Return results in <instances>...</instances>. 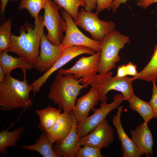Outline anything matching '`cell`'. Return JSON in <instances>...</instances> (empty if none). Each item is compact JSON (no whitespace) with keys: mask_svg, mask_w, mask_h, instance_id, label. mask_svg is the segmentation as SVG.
<instances>
[{"mask_svg":"<svg viewBox=\"0 0 157 157\" xmlns=\"http://www.w3.org/2000/svg\"><path fill=\"white\" fill-rule=\"evenodd\" d=\"M35 25L27 22L22 26L19 36L12 35L8 50L32 64H35L39 54L41 39L44 33L43 17L39 15L35 18Z\"/></svg>","mask_w":157,"mask_h":157,"instance_id":"6da1fadb","label":"cell"},{"mask_svg":"<svg viewBox=\"0 0 157 157\" xmlns=\"http://www.w3.org/2000/svg\"><path fill=\"white\" fill-rule=\"evenodd\" d=\"M26 70L22 71L24 78L22 81L10 74H6L4 80L0 83L1 110L7 111L22 108L24 110L32 104V99L30 97L29 93L33 87L27 83Z\"/></svg>","mask_w":157,"mask_h":157,"instance_id":"7a4b0ae2","label":"cell"},{"mask_svg":"<svg viewBox=\"0 0 157 157\" xmlns=\"http://www.w3.org/2000/svg\"><path fill=\"white\" fill-rule=\"evenodd\" d=\"M81 78L75 79L72 74L57 73L50 88L49 98L64 112L70 113L75 105L80 90L88 85H81Z\"/></svg>","mask_w":157,"mask_h":157,"instance_id":"3957f363","label":"cell"},{"mask_svg":"<svg viewBox=\"0 0 157 157\" xmlns=\"http://www.w3.org/2000/svg\"><path fill=\"white\" fill-rule=\"evenodd\" d=\"M130 43L129 37L115 29L106 35L101 41L100 61L98 67L99 74L110 72L120 60V50L125 44Z\"/></svg>","mask_w":157,"mask_h":157,"instance_id":"277c9868","label":"cell"},{"mask_svg":"<svg viewBox=\"0 0 157 157\" xmlns=\"http://www.w3.org/2000/svg\"><path fill=\"white\" fill-rule=\"evenodd\" d=\"M113 73L108 72L104 74H97L90 85L97 91L99 101H106L108 97L107 93L114 90L122 93L124 100H128L134 94L132 78L126 76L122 78L112 76Z\"/></svg>","mask_w":157,"mask_h":157,"instance_id":"5b68a950","label":"cell"},{"mask_svg":"<svg viewBox=\"0 0 157 157\" xmlns=\"http://www.w3.org/2000/svg\"><path fill=\"white\" fill-rule=\"evenodd\" d=\"M59 7L52 0H48L44 8L43 24L47 31L46 35L51 43L57 45H61L65 32L67 25L62 19L59 13Z\"/></svg>","mask_w":157,"mask_h":157,"instance_id":"8992f818","label":"cell"},{"mask_svg":"<svg viewBox=\"0 0 157 157\" xmlns=\"http://www.w3.org/2000/svg\"><path fill=\"white\" fill-rule=\"evenodd\" d=\"M97 15L81 8L75 23L77 26L89 32L92 39L101 41L106 35L115 29V25L111 21L101 20Z\"/></svg>","mask_w":157,"mask_h":157,"instance_id":"52a82bcc","label":"cell"},{"mask_svg":"<svg viewBox=\"0 0 157 157\" xmlns=\"http://www.w3.org/2000/svg\"><path fill=\"white\" fill-rule=\"evenodd\" d=\"M100 61V53L96 52L88 57L82 56L71 68L60 69L58 73L63 75L72 74L75 79L81 78V83L90 85L98 72Z\"/></svg>","mask_w":157,"mask_h":157,"instance_id":"ba28073f","label":"cell"},{"mask_svg":"<svg viewBox=\"0 0 157 157\" xmlns=\"http://www.w3.org/2000/svg\"><path fill=\"white\" fill-rule=\"evenodd\" d=\"M124 101L122 94H116L113 97V101L109 104L106 101L101 102L99 108L93 109L94 113L82 121L78 122L76 128L77 134L81 138L92 132L103 121L112 110L118 108Z\"/></svg>","mask_w":157,"mask_h":157,"instance_id":"9c48e42d","label":"cell"},{"mask_svg":"<svg viewBox=\"0 0 157 157\" xmlns=\"http://www.w3.org/2000/svg\"><path fill=\"white\" fill-rule=\"evenodd\" d=\"M61 16L67 25L65 34L60 46L65 48L72 46H81L90 48L96 52L101 51V41L90 38L84 34L78 28L71 16L64 10Z\"/></svg>","mask_w":157,"mask_h":157,"instance_id":"30bf717a","label":"cell"},{"mask_svg":"<svg viewBox=\"0 0 157 157\" xmlns=\"http://www.w3.org/2000/svg\"><path fill=\"white\" fill-rule=\"evenodd\" d=\"M96 52L92 49L81 46H72L65 48L61 56L53 66L31 84L32 91L35 94L39 92L41 87L54 72L59 69L76 57L84 53L92 55Z\"/></svg>","mask_w":157,"mask_h":157,"instance_id":"8fae6325","label":"cell"},{"mask_svg":"<svg viewBox=\"0 0 157 157\" xmlns=\"http://www.w3.org/2000/svg\"><path fill=\"white\" fill-rule=\"evenodd\" d=\"M65 48L51 43L44 32L41 40L40 52L33 68L40 72H47L60 57Z\"/></svg>","mask_w":157,"mask_h":157,"instance_id":"7c38bea8","label":"cell"},{"mask_svg":"<svg viewBox=\"0 0 157 157\" xmlns=\"http://www.w3.org/2000/svg\"><path fill=\"white\" fill-rule=\"evenodd\" d=\"M114 141L113 130L105 119L90 133L80 138L81 146L88 145L101 149Z\"/></svg>","mask_w":157,"mask_h":157,"instance_id":"4fadbf2b","label":"cell"},{"mask_svg":"<svg viewBox=\"0 0 157 157\" xmlns=\"http://www.w3.org/2000/svg\"><path fill=\"white\" fill-rule=\"evenodd\" d=\"M73 120V127L69 135L63 141L53 145V150L58 157H76L81 147L80 138L77 133L78 122L74 115L70 112Z\"/></svg>","mask_w":157,"mask_h":157,"instance_id":"5bb4252c","label":"cell"},{"mask_svg":"<svg viewBox=\"0 0 157 157\" xmlns=\"http://www.w3.org/2000/svg\"><path fill=\"white\" fill-rule=\"evenodd\" d=\"M117 108L116 114L113 116V123L117 130L118 138L121 142L122 157H141L144 154L129 138L122 127L120 118L123 110L122 106L119 105Z\"/></svg>","mask_w":157,"mask_h":157,"instance_id":"9a60e30c","label":"cell"},{"mask_svg":"<svg viewBox=\"0 0 157 157\" xmlns=\"http://www.w3.org/2000/svg\"><path fill=\"white\" fill-rule=\"evenodd\" d=\"M144 122L136 126L134 130L130 131L131 139L147 157H150L154 154L153 146L154 140L152 133Z\"/></svg>","mask_w":157,"mask_h":157,"instance_id":"2e32d148","label":"cell"},{"mask_svg":"<svg viewBox=\"0 0 157 157\" xmlns=\"http://www.w3.org/2000/svg\"><path fill=\"white\" fill-rule=\"evenodd\" d=\"M73 127L70 113H61L51 128L46 132L47 137L54 143L60 142L69 135Z\"/></svg>","mask_w":157,"mask_h":157,"instance_id":"e0dca14e","label":"cell"},{"mask_svg":"<svg viewBox=\"0 0 157 157\" xmlns=\"http://www.w3.org/2000/svg\"><path fill=\"white\" fill-rule=\"evenodd\" d=\"M99 101L98 92L93 87H91L87 93L76 99V104L72 111L78 123L88 117L90 110L98 104Z\"/></svg>","mask_w":157,"mask_h":157,"instance_id":"ac0fdd59","label":"cell"},{"mask_svg":"<svg viewBox=\"0 0 157 157\" xmlns=\"http://www.w3.org/2000/svg\"><path fill=\"white\" fill-rule=\"evenodd\" d=\"M16 121L11 124L7 129L0 132V153L3 155L7 154L8 147L18 146L17 143L20 140L24 128L21 126L13 131H8V130L14 125Z\"/></svg>","mask_w":157,"mask_h":157,"instance_id":"d6986e66","label":"cell"},{"mask_svg":"<svg viewBox=\"0 0 157 157\" xmlns=\"http://www.w3.org/2000/svg\"><path fill=\"white\" fill-rule=\"evenodd\" d=\"M8 49L0 53V65L6 75L10 74L13 69L19 68L22 71L24 69L31 70L33 68V65L19 57H13L8 53Z\"/></svg>","mask_w":157,"mask_h":157,"instance_id":"ffe728a7","label":"cell"},{"mask_svg":"<svg viewBox=\"0 0 157 157\" xmlns=\"http://www.w3.org/2000/svg\"><path fill=\"white\" fill-rule=\"evenodd\" d=\"M53 143L46 133L43 132L34 144L24 145L21 148L24 150L36 151L44 157H58L53 149Z\"/></svg>","mask_w":157,"mask_h":157,"instance_id":"44dd1931","label":"cell"},{"mask_svg":"<svg viewBox=\"0 0 157 157\" xmlns=\"http://www.w3.org/2000/svg\"><path fill=\"white\" fill-rule=\"evenodd\" d=\"M61 110L50 106L42 109L37 110L36 112L40 121L38 126L40 129L45 132L50 129L61 113Z\"/></svg>","mask_w":157,"mask_h":157,"instance_id":"7402d4cb","label":"cell"},{"mask_svg":"<svg viewBox=\"0 0 157 157\" xmlns=\"http://www.w3.org/2000/svg\"><path fill=\"white\" fill-rule=\"evenodd\" d=\"M130 108L138 112L144 122H148L154 118V113L153 109L149 102L145 101L133 94L128 100Z\"/></svg>","mask_w":157,"mask_h":157,"instance_id":"603a6c76","label":"cell"},{"mask_svg":"<svg viewBox=\"0 0 157 157\" xmlns=\"http://www.w3.org/2000/svg\"><path fill=\"white\" fill-rule=\"evenodd\" d=\"M134 80L139 79L156 83L157 79V44L155 47L152 56L148 64L138 75L133 77Z\"/></svg>","mask_w":157,"mask_h":157,"instance_id":"cb8c5ba5","label":"cell"},{"mask_svg":"<svg viewBox=\"0 0 157 157\" xmlns=\"http://www.w3.org/2000/svg\"><path fill=\"white\" fill-rule=\"evenodd\" d=\"M18 7L19 10L26 9L31 16L35 18L39 15V13L44 8L48 0H20Z\"/></svg>","mask_w":157,"mask_h":157,"instance_id":"d4e9b609","label":"cell"},{"mask_svg":"<svg viewBox=\"0 0 157 157\" xmlns=\"http://www.w3.org/2000/svg\"><path fill=\"white\" fill-rule=\"evenodd\" d=\"M59 7L63 8L72 17L74 21L77 18L79 7L81 6L84 8V0H53Z\"/></svg>","mask_w":157,"mask_h":157,"instance_id":"484cf974","label":"cell"},{"mask_svg":"<svg viewBox=\"0 0 157 157\" xmlns=\"http://www.w3.org/2000/svg\"><path fill=\"white\" fill-rule=\"evenodd\" d=\"M11 18L2 23L0 26V53L8 49L9 47L12 27Z\"/></svg>","mask_w":157,"mask_h":157,"instance_id":"4316f807","label":"cell"},{"mask_svg":"<svg viewBox=\"0 0 157 157\" xmlns=\"http://www.w3.org/2000/svg\"><path fill=\"white\" fill-rule=\"evenodd\" d=\"M136 68V65L131 62L126 65H122L117 67V74L115 77L122 78L126 76L127 75L135 76L138 73Z\"/></svg>","mask_w":157,"mask_h":157,"instance_id":"83f0119b","label":"cell"},{"mask_svg":"<svg viewBox=\"0 0 157 157\" xmlns=\"http://www.w3.org/2000/svg\"><path fill=\"white\" fill-rule=\"evenodd\" d=\"M78 151L76 157H104L100 149L88 145L83 146Z\"/></svg>","mask_w":157,"mask_h":157,"instance_id":"f1b7e54d","label":"cell"},{"mask_svg":"<svg viewBox=\"0 0 157 157\" xmlns=\"http://www.w3.org/2000/svg\"><path fill=\"white\" fill-rule=\"evenodd\" d=\"M152 94L149 102L151 106L154 113V119H157V87L156 83H153Z\"/></svg>","mask_w":157,"mask_h":157,"instance_id":"f546056e","label":"cell"},{"mask_svg":"<svg viewBox=\"0 0 157 157\" xmlns=\"http://www.w3.org/2000/svg\"><path fill=\"white\" fill-rule=\"evenodd\" d=\"M115 0H97L96 13L98 14L99 13L107 9L109 10L111 9L112 2Z\"/></svg>","mask_w":157,"mask_h":157,"instance_id":"4dcf8cb0","label":"cell"},{"mask_svg":"<svg viewBox=\"0 0 157 157\" xmlns=\"http://www.w3.org/2000/svg\"><path fill=\"white\" fill-rule=\"evenodd\" d=\"M85 3V10L88 12H91L96 9L97 0H84Z\"/></svg>","mask_w":157,"mask_h":157,"instance_id":"1f68e13d","label":"cell"},{"mask_svg":"<svg viewBox=\"0 0 157 157\" xmlns=\"http://www.w3.org/2000/svg\"><path fill=\"white\" fill-rule=\"evenodd\" d=\"M157 3V0H138L136 3L137 6L143 9H146L150 5Z\"/></svg>","mask_w":157,"mask_h":157,"instance_id":"d6a6232c","label":"cell"},{"mask_svg":"<svg viewBox=\"0 0 157 157\" xmlns=\"http://www.w3.org/2000/svg\"><path fill=\"white\" fill-rule=\"evenodd\" d=\"M128 0H115L111 5V8L113 13L115 12L119 8L120 5L125 3Z\"/></svg>","mask_w":157,"mask_h":157,"instance_id":"836d02e7","label":"cell"},{"mask_svg":"<svg viewBox=\"0 0 157 157\" xmlns=\"http://www.w3.org/2000/svg\"><path fill=\"white\" fill-rule=\"evenodd\" d=\"M9 0H0L1 1V10L0 13L2 15H4L6 8ZM14 1H19L20 0H12Z\"/></svg>","mask_w":157,"mask_h":157,"instance_id":"e575fe53","label":"cell"},{"mask_svg":"<svg viewBox=\"0 0 157 157\" xmlns=\"http://www.w3.org/2000/svg\"><path fill=\"white\" fill-rule=\"evenodd\" d=\"M6 74L1 67L0 65V83L4 80Z\"/></svg>","mask_w":157,"mask_h":157,"instance_id":"d590c367","label":"cell"}]
</instances>
